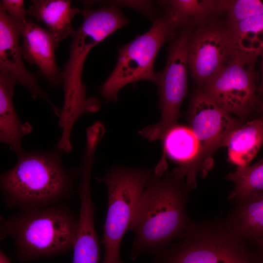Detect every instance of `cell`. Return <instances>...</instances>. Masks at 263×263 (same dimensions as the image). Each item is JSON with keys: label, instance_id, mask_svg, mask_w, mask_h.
Instances as JSON below:
<instances>
[{"label": "cell", "instance_id": "5bb4252c", "mask_svg": "<svg viewBox=\"0 0 263 263\" xmlns=\"http://www.w3.org/2000/svg\"><path fill=\"white\" fill-rule=\"evenodd\" d=\"M16 80L10 75L0 72V141L17 155L25 150L22 146L23 137L30 134L32 126L22 122L13 102Z\"/></svg>", "mask_w": 263, "mask_h": 263}, {"label": "cell", "instance_id": "484cf974", "mask_svg": "<svg viewBox=\"0 0 263 263\" xmlns=\"http://www.w3.org/2000/svg\"><path fill=\"white\" fill-rule=\"evenodd\" d=\"M256 244L260 249V255L263 261V238H261L255 240Z\"/></svg>", "mask_w": 263, "mask_h": 263}, {"label": "cell", "instance_id": "8fae6325", "mask_svg": "<svg viewBox=\"0 0 263 263\" xmlns=\"http://www.w3.org/2000/svg\"><path fill=\"white\" fill-rule=\"evenodd\" d=\"M193 30L188 50L191 76L200 88L238 49L225 20H215Z\"/></svg>", "mask_w": 263, "mask_h": 263}, {"label": "cell", "instance_id": "9a60e30c", "mask_svg": "<svg viewBox=\"0 0 263 263\" xmlns=\"http://www.w3.org/2000/svg\"><path fill=\"white\" fill-rule=\"evenodd\" d=\"M80 9L69 0H32L27 14L49 32L59 44L73 37L75 31L72 20Z\"/></svg>", "mask_w": 263, "mask_h": 263}, {"label": "cell", "instance_id": "83f0119b", "mask_svg": "<svg viewBox=\"0 0 263 263\" xmlns=\"http://www.w3.org/2000/svg\"><path fill=\"white\" fill-rule=\"evenodd\" d=\"M262 110H263V105H262Z\"/></svg>", "mask_w": 263, "mask_h": 263}, {"label": "cell", "instance_id": "ba28073f", "mask_svg": "<svg viewBox=\"0 0 263 263\" xmlns=\"http://www.w3.org/2000/svg\"><path fill=\"white\" fill-rule=\"evenodd\" d=\"M188 118L198 144L185 174L186 184L191 190L196 187L198 172L203 177L207 175L213 167L214 152L225 146L230 133L242 122L219 107L200 88L191 99Z\"/></svg>", "mask_w": 263, "mask_h": 263}, {"label": "cell", "instance_id": "ac0fdd59", "mask_svg": "<svg viewBox=\"0 0 263 263\" xmlns=\"http://www.w3.org/2000/svg\"><path fill=\"white\" fill-rule=\"evenodd\" d=\"M263 145V121L255 119L242 123L227 138V148L230 162L237 166H246Z\"/></svg>", "mask_w": 263, "mask_h": 263}, {"label": "cell", "instance_id": "7402d4cb", "mask_svg": "<svg viewBox=\"0 0 263 263\" xmlns=\"http://www.w3.org/2000/svg\"><path fill=\"white\" fill-rule=\"evenodd\" d=\"M222 14L225 20L233 22L263 14V0H219Z\"/></svg>", "mask_w": 263, "mask_h": 263}, {"label": "cell", "instance_id": "2e32d148", "mask_svg": "<svg viewBox=\"0 0 263 263\" xmlns=\"http://www.w3.org/2000/svg\"><path fill=\"white\" fill-rule=\"evenodd\" d=\"M159 3L176 30L204 27L221 15L219 0H170Z\"/></svg>", "mask_w": 263, "mask_h": 263}, {"label": "cell", "instance_id": "603a6c76", "mask_svg": "<svg viewBox=\"0 0 263 263\" xmlns=\"http://www.w3.org/2000/svg\"><path fill=\"white\" fill-rule=\"evenodd\" d=\"M0 6L13 20L24 24L27 20V10H25L22 0H2Z\"/></svg>", "mask_w": 263, "mask_h": 263}, {"label": "cell", "instance_id": "cb8c5ba5", "mask_svg": "<svg viewBox=\"0 0 263 263\" xmlns=\"http://www.w3.org/2000/svg\"><path fill=\"white\" fill-rule=\"evenodd\" d=\"M107 3L119 6H126L138 10L147 17L154 20L156 19V13L152 3L149 1H108Z\"/></svg>", "mask_w": 263, "mask_h": 263}, {"label": "cell", "instance_id": "30bf717a", "mask_svg": "<svg viewBox=\"0 0 263 263\" xmlns=\"http://www.w3.org/2000/svg\"><path fill=\"white\" fill-rule=\"evenodd\" d=\"M259 53L237 49L201 89L229 114L243 117L254 108L257 88L254 70Z\"/></svg>", "mask_w": 263, "mask_h": 263}, {"label": "cell", "instance_id": "ffe728a7", "mask_svg": "<svg viewBox=\"0 0 263 263\" xmlns=\"http://www.w3.org/2000/svg\"><path fill=\"white\" fill-rule=\"evenodd\" d=\"M225 21L238 49L261 55L263 50V14L237 22Z\"/></svg>", "mask_w": 263, "mask_h": 263}, {"label": "cell", "instance_id": "7c38bea8", "mask_svg": "<svg viewBox=\"0 0 263 263\" xmlns=\"http://www.w3.org/2000/svg\"><path fill=\"white\" fill-rule=\"evenodd\" d=\"M23 24L12 19L0 6V72L12 76L18 84L30 92L33 98L46 102L59 117L61 109L50 100L38 84L40 73L30 72L23 62L19 39Z\"/></svg>", "mask_w": 263, "mask_h": 263}, {"label": "cell", "instance_id": "9c48e42d", "mask_svg": "<svg viewBox=\"0 0 263 263\" xmlns=\"http://www.w3.org/2000/svg\"><path fill=\"white\" fill-rule=\"evenodd\" d=\"M193 29L185 28L175 34L170 40L164 69L159 72L156 86L160 96L159 122L150 125L139 132L150 141L163 140L167 133L176 123L180 108L187 91L188 50Z\"/></svg>", "mask_w": 263, "mask_h": 263}, {"label": "cell", "instance_id": "6da1fadb", "mask_svg": "<svg viewBox=\"0 0 263 263\" xmlns=\"http://www.w3.org/2000/svg\"><path fill=\"white\" fill-rule=\"evenodd\" d=\"M167 169L157 166L138 202L129 229L135 235L132 260L145 253L157 254L181 235L190 221L186 180Z\"/></svg>", "mask_w": 263, "mask_h": 263}, {"label": "cell", "instance_id": "277c9868", "mask_svg": "<svg viewBox=\"0 0 263 263\" xmlns=\"http://www.w3.org/2000/svg\"><path fill=\"white\" fill-rule=\"evenodd\" d=\"M79 13L83 20L72 37L69 56L62 70L64 102L59 120L67 126L74 125L83 114L100 109L97 98L87 97L82 81L86 58L94 46L129 22L119 8L112 4L96 8L85 6Z\"/></svg>", "mask_w": 263, "mask_h": 263}, {"label": "cell", "instance_id": "4fadbf2b", "mask_svg": "<svg viewBox=\"0 0 263 263\" xmlns=\"http://www.w3.org/2000/svg\"><path fill=\"white\" fill-rule=\"evenodd\" d=\"M20 44L22 58L38 67L50 86L63 84L62 70L57 66L55 50L59 44L46 30L34 20L27 19L21 31Z\"/></svg>", "mask_w": 263, "mask_h": 263}, {"label": "cell", "instance_id": "d6986e66", "mask_svg": "<svg viewBox=\"0 0 263 263\" xmlns=\"http://www.w3.org/2000/svg\"><path fill=\"white\" fill-rule=\"evenodd\" d=\"M162 157L168 155L180 166L173 173L185 178V174L198 149L196 138L190 129L175 125L166 134L163 140Z\"/></svg>", "mask_w": 263, "mask_h": 263}, {"label": "cell", "instance_id": "d4e9b609", "mask_svg": "<svg viewBox=\"0 0 263 263\" xmlns=\"http://www.w3.org/2000/svg\"><path fill=\"white\" fill-rule=\"evenodd\" d=\"M262 61V79L261 83L257 88V91L262 94H263V50L261 53Z\"/></svg>", "mask_w": 263, "mask_h": 263}, {"label": "cell", "instance_id": "7a4b0ae2", "mask_svg": "<svg viewBox=\"0 0 263 263\" xmlns=\"http://www.w3.org/2000/svg\"><path fill=\"white\" fill-rule=\"evenodd\" d=\"M63 152L56 146L47 150H24L17 162L0 176V189L6 207L19 211L66 202L75 192L79 168H68Z\"/></svg>", "mask_w": 263, "mask_h": 263}, {"label": "cell", "instance_id": "3957f363", "mask_svg": "<svg viewBox=\"0 0 263 263\" xmlns=\"http://www.w3.org/2000/svg\"><path fill=\"white\" fill-rule=\"evenodd\" d=\"M78 224V216L64 202L1 218L0 238H10L17 257L30 261L73 250Z\"/></svg>", "mask_w": 263, "mask_h": 263}, {"label": "cell", "instance_id": "44dd1931", "mask_svg": "<svg viewBox=\"0 0 263 263\" xmlns=\"http://www.w3.org/2000/svg\"><path fill=\"white\" fill-rule=\"evenodd\" d=\"M225 179L232 181L234 188L228 196L236 200L245 195L263 190V158L252 166H237Z\"/></svg>", "mask_w": 263, "mask_h": 263}, {"label": "cell", "instance_id": "8992f818", "mask_svg": "<svg viewBox=\"0 0 263 263\" xmlns=\"http://www.w3.org/2000/svg\"><path fill=\"white\" fill-rule=\"evenodd\" d=\"M152 171L146 168L113 167L96 180L108 192V209L100 244L105 248L101 263H123L121 243L129 230L140 198Z\"/></svg>", "mask_w": 263, "mask_h": 263}, {"label": "cell", "instance_id": "52a82bcc", "mask_svg": "<svg viewBox=\"0 0 263 263\" xmlns=\"http://www.w3.org/2000/svg\"><path fill=\"white\" fill-rule=\"evenodd\" d=\"M176 30L162 9L147 32L119 49L116 66L101 87L106 102H116L119 91L130 83L147 80L157 85L159 73L153 69L155 58L165 42L173 38Z\"/></svg>", "mask_w": 263, "mask_h": 263}, {"label": "cell", "instance_id": "4316f807", "mask_svg": "<svg viewBox=\"0 0 263 263\" xmlns=\"http://www.w3.org/2000/svg\"><path fill=\"white\" fill-rule=\"evenodd\" d=\"M0 263H11L2 250L0 251Z\"/></svg>", "mask_w": 263, "mask_h": 263}, {"label": "cell", "instance_id": "e0dca14e", "mask_svg": "<svg viewBox=\"0 0 263 263\" xmlns=\"http://www.w3.org/2000/svg\"><path fill=\"white\" fill-rule=\"evenodd\" d=\"M236 200V205L225 221L226 226L244 239L263 238V190Z\"/></svg>", "mask_w": 263, "mask_h": 263}, {"label": "cell", "instance_id": "5b68a950", "mask_svg": "<svg viewBox=\"0 0 263 263\" xmlns=\"http://www.w3.org/2000/svg\"><path fill=\"white\" fill-rule=\"evenodd\" d=\"M176 240L155 255L152 263H263L221 218L190 221Z\"/></svg>", "mask_w": 263, "mask_h": 263}]
</instances>
